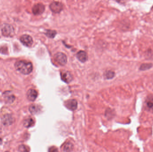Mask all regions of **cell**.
<instances>
[{"mask_svg":"<svg viewBox=\"0 0 153 152\" xmlns=\"http://www.w3.org/2000/svg\"><path fill=\"white\" fill-rule=\"evenodd\" d=\"M61 76L62 80L65 83H70L73 80L72 75L68 71H62L61 73Z\"/></svg>","mask_w":153,"mask_h":152,"instance_id":"obj_7","label":"cell"},{"mask_svg":"<svg viewBox=\"0 0 153 152\" xmlns=\"http://www.w3.org/2000/svg\"><path fill=\"white\" fill-rule=\"evenodd\" d=\"M1 121L3 125H10L14 122V118L10 115L6 114L2 117Z\"/></svg>","mask_w":153,"mask_h":152,"instance_id":"obj_8","label":"cell"},{"mask_svg":"<svg viewBox=\"0 0 153 152\" xmlns=\"http://www.w3.org/2000/svg\"><path fill=\"white\" fill-rule=\"evenodd\" d=\"M104 77L107 79H112L114 78L115 76V73L112 70H108L104 74Z\"/></svg>","mask_w":153,"mask_h":152,"instance_id":"obj_17","label":"cell"},{"mask_svg":"<svg viewBox=\"0 0 153 152\" xmlns=\"http://www.w3.org/2000/svg\"><path fill=\"white\" fill-rule=\"evenodd\" d=\"M54 59L60 65L64 66L67 63V57L65 54L61 52H59L55 55Z\"/></svg>","mask_w":153,"mask_h":152,"instance_id":"obj_2","label":"cell"},{"mask_svg":"<svg viewBox=\"0 0 153 152\" xmlns=\"http://www.w3.org/2000/svg\"><path fill=\"white\" fill-rule=\"evenodd\" d=\"M29 111L32 114H36L39 111V108L36 104H32L29 107Z\"/></svg>","mask_w":153,"mask_h":152,"instance_id":"obj_13","label":"cell"},{"mask_svg":"<svg viewBox=\"0 0 153 152\" xmlns=\"http://www.w3.org/2000/svg\"><path fill=\"white\" fill-rule=\"evenodd\" d=\"M19 152H29V148L25 145H21L19 148Z\"/></svg>","mask_w":153,"mask_h":152,"instance_id":"obj_20","label":"cell"},{"mask_svg":"<svg viewBox=\"0 0 153 152\" xmlns=\"http://www.w3.org/2000/svg\"><path fill=\"white\" fill-rule=\"evenodd\" d=\"M20 41L24 46L30 47L33 44L32 38L28 35H22L20 38Z\"/></svg>","mask_w":153,"mask_h":152,"instance_id":"obj_6","label":"cell"},{"mask_svg":"<svg viewBox=\"0 0 153 152\" xmlns=\"http://www.w3.org/2000/svg\"><path fill=\"white\" fill-rule=\"evenodd\" d=\"M63 5L61 2L54 1L50 5V9L51 11L55 13H59L63 9Z\"/></svg>","mask_w":153,"mask_h":152,"instance_id":"obj_4","label":"cell"},{"mask_svg":"<svg viewBox=\"0 0 153 152\" xmlns=\"http://www.w3.org/2000/svg\"><path fill=\"white\" fill-rule=\"evenodd\" d=\"M56 34L57 33H56L55 31H53V30H47V31L46 35L49 38H53L55 36Z\"/></svg>","mask_w":153,"mask_h":152,"instance_id":"obj_18","label":"cell"},{"mask_svg":"<svg viewBox=\"0 0 153 152\" xmlns=\"http://www.w3.org/2000/svg\"><path fill=\"white\" fill-rule=\"evenodd\" d=\"M73 145L70 142L66 143L63 147V150L65 152H70L73 149Z\"/></svg>","mask_w":153,"mask_h":152,"instance_id":"obj_16","label":"cell"},{"mask_svg":"<svg viewBox=\"0 0 153 152\" xmlns=\"http://www.w3.org/2000/svg\"><path fill=\"white\" fill-rule=\"evenodd\" d=\"M5 100L7 103L11 104L15 100V96L13 95H9V96H6L5 97Z\"/></svg>","mask_w":153,"mask_h":152,"instance_id":"obj_19","label":"cell"},{"mask_svg":"<svg viewBox=\"0 0 153 152\" xmlns=\"http://www.w3.org/2000/svg\"><path fill=\"white\" fill-rule=\"evenodd\" d=\"M16 69L21 73L28 75L31 73L33 70L32 63L27 61H19L15 64Z\"/></svg>","mask_w":153,"mask_h":152,"instance_id":"obj_1","label":"cell"},{"mask_svg":"<svg viewBox=\"0 0 153 152\" xmlns=\"http://www.w3.org/2000/svg\"><path fill=\"white\" fill-rule=\"evenodd\" d=\"M45 10V7L42 3H37L33 6L32 12L35 15H40L43 13Z\"/></svg>","mask_w":153,"mask_h":152,"instance_id":"obj_5","label":"cell"},{"mask_svg":"<svg viewBox=\"0 0 153 152\" xmlns=\"http://www.w3.org/2000/svg\"><path fill=\"white\" fill-rule=\"evenodd\" d=\"M2 139L1 138H0V145H1L2 144Z\"/></svg>","mask_w":153,"mask_h":152,"instance_id":"obj_21","label":"cell"},{"mask_svg":"<svg viewBox=\"0 0 153 152\" xmlns=\"http://www.w3.org/2000/svg\"><path fill=\"white\" fill-rule=\"evenodd\" d=\"M78 59L81 62H85L88 59V56L86 52L81 50L79 51L77 54Z\"/></svg>","mask_w":153,"mask_h":152,"instance_id":"obj_11","label":"cell"},{"mask_svg":"<svg viewBox=\"0 0 153 152\" xmlns=\"http://www.w3.org/2000/svg\"><path fill=\"white\" fill-rule=\"evenodd\" d=\"M146 107L149 109L153 108V95L150 94L147 96L146 100Z\"/></svg>","mask_w":153,"mask_h":152,"instance_id":"obj_12","label":"cell"},{"mask_svg":"<svg viewBox=\"0 0 153 152\" xmlns=\"http://www.w3.org/2000/svg\"><path fill=\"white\" fill-rule=\"evenodd\" d=\"M153 66L152 63H143L140 66L139 70H143V71L148 70L151 68Z\"/></svg>","mask_w":153,"mask_h":152,"instance_id":"obj_15","label":"cell"},{"mask_svg":"<svg viewBox=\"0 0 153 152\" xmlns=\"http://www.w3.org/2000/svg\"><path fill=\"white\" fill-rule=\"evenodd\" d=\"M34 123V120L31 118H29L25 119L24 121V126L26 128H29L33 125Z\"/></svg>","mask_w":153,"mask_h":152,"instance_id":"obj_14","label":"cell"},{"mask_svg":"<svg viewBox=\"0 0 153 152\" xmlns=\"http://www.w3.org/2000/svg\"><path fill=\"white\" fill-rule=\"evenodd\" d=\"M1 32L3 36L5 37L13 36L15 34V30L12 26L6 25L1 29Z\"/></svg>","mask_w":153,"mask_h":152,"instance_id":"obj_3","label":"cell"},{"mask_svg":"<svg viewBox=\"0 0 153 152\" xmlns=\"http://www.w3.org/2000/svg\"><path fill=\"white\" fill-rule=\"evenodd\" d=\"M77 101L75 100H70L66 102V107L70 110L74 111L77 108Z\"/></svg>","mask_w":153,"mask_h":152,"instance_id":"obj_9","label":"cell"},{"mask_svg":"<svg viewBox=\"0 0 153 152\" xmlns=\"http://www.w3.org/2000/svg\"></svg>","mask_w":153,"mask_h":152,"instance_id":"obj_22","label":"cell"},{"mask_svg":"<svg viewBox=\"0 0 153 152\" xmlns=\"http://www.w3.org/2000/svg\"><path fill=\"white\" fill-rule=\"evenodd\" d=\"M27 97L30 101H34L35 100L38 96V93L36 90L31 89L27 92Z\"/></svg>","mask_w":153,"mask_h":152,"instance_id":"obj_10","label":"cell"}]
</instances>
